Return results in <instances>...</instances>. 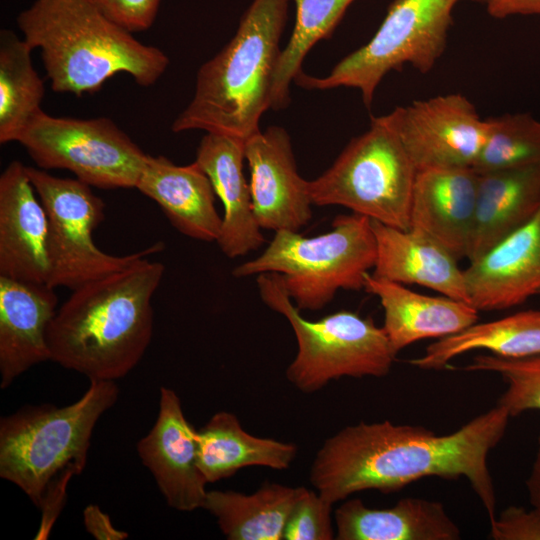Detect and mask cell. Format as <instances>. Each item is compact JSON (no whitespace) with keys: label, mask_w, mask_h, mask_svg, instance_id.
<instances>
[{"label":"cell","mask_w":540,"mask_h":540,"mask_svg":"<svg viewBox=\"0 0 540 540\" xmlns=\"http://www.w3.org/2000/svg\"><path fill=\"white\" fill-rule=\"evenodd\" d=\"M539 295H540V293H539Z\"/></svg>","instance_id":"cell-38"},{"label":"cell","mask_w":540,"mask_h":540,"mask_svg":"<svg viewBox=\"0 0 540 540\" xmlns=\"http://www.w3.org/2000/svg\"><path fill=\"white\" fill-rule=\"evenodd\" d=\"M509 418L508 411L497 405L445 435L388 420L350 425L324 441L309 479L334 505L364 490L389 493L425 477H464L491 523L496 518V494L488 456L503 438Z\"/></svg>","instance_id":"cell-1"},{"label":"cell","mask_w":540,"mask_h":540,"mask_svg":"<svg viewBox=\"0 0 540 540\" xmlns=\"http://www.w3.org/2000/svg\"><path fill=\"white\" fill-rule=\"evenodd\" d=\"M495 540H540V511L509 507L490 523Z\"/></svg>","instance_id":"cell-34"},{"label":"cell","mask_w":540,"mask_h":540,"mask_svg":"<svg viewBox=\"0 0 540 540\" xmlns=\"http://www.w3.org/2000/svg\"><path fill=\"white\" fill-rule=\"evenodd\" d=\"M290 0H253L231 40L198 70L193 97L177 116L175 133L203 130L242 141L260 131L271 109Z\"/></svg>","instance_id":"cell-4"},{"label":"cell","mask_w":540,"mask_h":540,"mask_svg":"<svg viewBox=\"0 0 540 540\" xmlns=\"http://www.w3.org/2000/svg\"><path fill=\"white\" fill-rule=\"evenodd\" d=\"M195 161L211 181L223 205L219 248L229 258L259 249L265 242L252 208L249 182L243 173L245 141L206 133L197 148Z\"/></svg>","instance_id":"cell-19"},{"label":"cell","mask_w":540,"mask_h":540,"mask_svg":"<svg viewBox=\"0 0 540 540\" xmlns=\"http://www.w3.org/2000/svg\"><path fill=\"white\" fill-rule=\"evenodd\" d=\"M485 121V141L472 167L477 173L540 164V120L505 113Z\"/></svg>","instance_id":"cell-30"},{"label":"cell","mask_w":540,"mask_h":540,"mask_svg":"<svg viewBox=\"0 0 540 540\" xmlns=\"http://www.w3.org/2000/svg\"><path fill=\"white\" fill-rule=\"evenodd\" d=\"M355 0H294L296 6L295 25L286 47L281 51L277 64L271 109L286 108L289 101L290 84L302 71V63L312 47L328 38L348 7Z\"/></svg>","instance_id":"cell-29"},{"label":"cell","mask_w":540,"mask_h":540,"mask_svg":"<svg viewBox=\"0 0 540 540\" xmlns=\"http://www.w3.org/2000/svg\"><path fill=\"white\" fill-rule=\"evenodd\" d=\"M164 272L143 258L73 289L47 330L51 361L89 381L126 376L151 342L152 298Z\"/></svg>","instance_id":"cell-2"},{"label":"cell","mask_w":540,"mask_h":540,"mask_svg":"<svg viewBox=\"0 0 540 540\" xmlns=\"http://www.w3.org/2000/svg\"><path fill=\"white\" fill-rule=\"evenodd\" d=\"M26 170L48 216L49 286L73 290L163 251V242L128 255L100 250L93 232L104 220L105 204L91 186L31 166Z\"/></svg>","instance_id":"cell-10"},{"label":"cell","mask_w":540,"mask_h":540,"mask_svg":"<svg viewBox=\"0 0 540 540\" xmlns=\"http://www.w3.org/2000/svg\"><path fill=\"white\" fill-rule=\"evenodd\" d=\"M85 529L97 540H124L128 533L114 527L108 514L91 504L83 511Z\"/></svg>","instance_id":"cell-36"},{"label":"cell","mask_w":540,"mask_h":540,"mask_svg":"<svg viewBox=\"0 0 540 540\" xmlns=\"http://www.w3.org/2000/svg\"><path fill=\"white\" fill-rule=\"evenodd\" d=\"M119 396L112 380H91L76 402L27 406L0 419V476L39 507L49 483L67 469L81 474L100 417Z\"/></svg>","instance_id":"cell-5"},{"label":"cell","mask_w":540,"mask_h":540,"mask_svg":"<svg viewBox=\"0 0 540 540\" xmlns=\"http://www.w3.org/2000/svg\"><path fill=\"white\" fill-rule=\"evenodd\" d=\"M49 222L26 166L12 161L0 176V276L48 284Z\"/></svg>","instance_id":"cell-15"},{"label":"cell","mask_w":540,"mask_h":540,"mask_svg":"<svg viewBox=\"0 0 540 540\" xmlns=\"http://www.w3.org/2000/svg\"><path fill=\"white\" fill-rule=\"evenodd\" d=\"M377 256L372 275L400 284H417L469 303L464 270L440 243L414 229L371 220Z\"/></svg>","instance_id":"cell-21"},{"label":"cell","mask_w":540,"mask_h":540,"mask_svg":"<svg viewBox=\"0 0 540 540\" xmlns=\"http://www.w3.org/2000/svg\"><path fill=\"white\" fill-rule=\"evenodd\" d=\"M384 310V329L396 354L422 339L444 338L478 321V310L447 296H427L367 272L364 287Z\"/></svg>","instance_id":"cell-22"},{"label":"cell","mask_w":540,"mask_h":540,"mask_svg":"<svg viewBox=\"0 0 540 540\" xmlns=\"http://www.w3.org/2000/svg\"><path fill=\"white\" fill-rule=\"evenodd\" d=\"M469 304L478 311L518 306L540 293V207L464 269Z\"/></svg>","instance_id":"cell-16"},{"label":"cell","mask_w":540,"mask_h":540,"mask_svg":"<svg viewBox=\"0 0 540 540\" xmlns=\"http://www.w3.org/2000/svg\"><path fill=\"white\" fill-rule=\"evenodd\" d=\"M387 117L417 171L473 167L486 137L485 118L460 93L415 100Z\"/></svg>","instance_id":"cell-12"},{"label":"cell","mask_w":540,"mask_h":540,"mask_svg":"<svg viewBox=\"0 0 540 540\" xmlns=\"http://www.w3.org/2000/svg\"><path fill=\"white\" fill-rule=\"evenodd\" d=\"M462 369L499 374L507 388L497 405L505 408L510 417L527 410H540V355L504 358L494 354H480Z\"/></svg>","instance_id":"cell-31"},{"label":"cell","mask_w":540,"mask_h":540,"mask_svg":"<svg viewBox=\"0 0 540 540\" xmlns=\"http://www.w3.org/2000/svg\"><path fill=\"white\" fill-rule=\"evenodd\" d=\"M196 432L176 392L162 386L156 421L138 441L137 452L167 504L182 512L202 508L207 494L208 483L198 465Z\"/></svg>","instance_id":"cell-14"},{"label":"cell","mask_w":540,"mask_h":540,"mask_svg":"<svg viewBox=\"0 0 540 540\" xmlns=\"http://www.w3.org/2000/svg\"><path fill=\"white\" fill-rule=\"evenodd\" d=\"M478 173L472 167L417 171L410 228L431 237L458 260L467 258L473 236Z\"/></svg>","instance_id":"cell-17"},{"label":"cell","mask_w":540,"mask_h":540,"mask_svg":"<svg viewBox=\"0 0 540 540\" xmlns=\"http://www.w3.org/2000/svg\"><path fill=\"white\" fill-rule=\"evenodd\" d=\"M490 16L504 19L514 15H539L540 0H479Z\"/></svg>","instance_id":"cell-37"},{"label":"cell","mask_w":540,"mask_h":540,"mask_svg":"<svg viewBox=\"0 0 540 540\" xmlns=\"http://www.w3.org/2000/svg\"><path fill=\"white\" fill-rule=\"evenodd\" d=\"M259 295L271 310L290 323L297 354L286 370L288 381L303 393H313L341 377H384L395 361L382 327L371 318L340 310L316 321L301 316L278 273L256 279Z\"/></svg>","instance_id":"cell-7"},{"label":"cell","mask_w":540,"mask_h":540,"mask_svg":"<svg viewBox=\"0 0 540 540\" xmlns=\"http://www.w3.org/2000/svg\"><path fill=\"white\" fill-rule=\"evenodd\" d=\"M198 465L207 483L231 477L249 466L290 467L297 446L246 432L236 415L221 411L196 432Z\"/></svg>","instance_id":"cell-25"},{"label":"cell","mask_w":540,"mask_h":540,"mask_svg":"<svg viewBox=\"0 0 540 540\" xmlns=\"http://www.w3.org/2000/svg\"><path fill=\"white\" fill-rule=\"evenodd\" d=\"M32 48L15 32L0 31V143L17 141L40 112L43 80L32 65Z\"/></svg>","instance_id":"cell-28"},{"label":"cell","mask_w":540,"mask_h":540,"mask_svg":"<svg viewBox=\"0 0 540 540\" xmlns=\"http://www.w3.org/2000/svg\"><path fill=\"white\" fill-rule=\"evenodd\" d=\"M463 0H394L373 37L340 60L323 77L301 71L294 79L310 90L339 87L360 91L366 107L391 71L409 64L418 72H430L444 54L453 10Z\"/></svg>","instance_id":"cell-9"},{"label":"cell","mask_w":540,"mask_h":540,"mask_svg":"<svg viewBox=\"0 0 540 540\" xmlns=\"http://www.w3.org/2000/svg\"><path fill=\"white\" fill-rule=\"evenodd\" d=\"M16 22L26 43L41 50L57 93H94L118 73L148 87L169 64L161 49L138 41L90 0H35Z\"/></svg>","instance_id":"cell-3"},{"label":"cell","mask_w":540,"mask_h":540,"mask_svg":"<svg viewBox=\"0 0 540 540\" xmlns=\"http://www.w3.org/2000/svg\"><path fill=\"white\" fill-rule=\"evenodd\" d=\"M539 207L540 164L478 173L469 263L528 221Z\"/></svg>","instance_id":"cell-24"},{"label":"cell","mask_w":540,"mask_h":540,"mask_svg":"<svg viewBox=\"0 0 540 540\" xmlns=\"http://www.w3.org/2000/svg\"><path fill=\"white\" fill-rule=\"evenodd\" d=\"M252 208L261 229L299 231L312 218L308 180L297 170L291 139L279 126L245 141Z\"/></svg>","instance_id":"cell-13"},{"label":"cell","mask_w":540,"mask_h":540,"mask_svg":"<svg viewBox=\"0 0 540 540\" xmlns=\"http://www.w3.org/2000/svg\"><path fill=\"white\" fill-rule=\"evenodd\" d=\"M135 188L155 201L183 235L217 241L222 217L216 209V194L196 161L176 165L165 156L148 154Z\"/></svg>","instance_id":"cell-20"},{"label":"cell","mask_w":540,"mask_h":540,"mask_svg":"<svg viewBox=\"0 0 540 540\" xmlns=\"http://www.w3.org/2000/svg\"><path fill=\"white\" fill-rule=\"evenodd\" d=\"M78 475L74 469H67L55 477L47 486L40 505L41 522L35 539H47L51 528L57 520L67 497V486L70 479Z\"/></svg>","instance_id":"cell-35"},{"label":"cell","mask_w":540,"mask_h":540,"mask_svg":"<svg viewBox=\"0 0 540 540\" xmlns=\"http://www.w3.org/2000/svg\"><path fill=\"white\" fill-rule=\"evenodd\" d=\"M306 487L266 483L252 494L207 491L202 508L229 540H281L288 516Z\"/></svg>","instance_id":"cell-26"},{"label":"cell","mask_w":540,"mask_h":540,"mask_svg":"<svg viewBox=\"0 0 540 540\" xmlns=\"http://www.w3.org/2000/svg\"><path fill=\"white\" fill-rule=\"evenodd\" d=\"M108 18L134 33L154 23L161 0H90Z\"/></svg>","instance_id":"cell-33"},{"label":"cell","mask_w":540,"mask_h":540,"mask_svg":"<svg viewBox=\"0 0 540 540\" xmlns=\"http://www.w3.org/2000/svg\"><path fill=\"white\" fill-rule=\"evenodd\" d=\"M332 507L317 491L306 488L288 516L283 540L335 539Z\"/></svg>","instance_id":"cell-32"},{"label":"cell","mask_w":540,"mask_h":540,"mask_svg":"<svg viewBox=\"0 0 540 540\" xmlns=\"http://www.w3.org/2000/svg\"><path fill=\"white\" fill-rule=\"evenodd\" d=\"M417 170L387 114L353 138L333 164L308 181L313 205H338L399 229L410 228Z\"/></svg>","instance_id":"cell-8"},{"label":"cell","mask_w":540,"mask_h":540,"mask_svg":"<svg viewBox=\"0 0 540 540\" xmlns=\"http://www.w3.org/2000/svg\"><path fill=\"white\" fill-rule=\"evenodd\" d=\"M376 256L371 219L352 212L336 216L330 231L317 236L275 232L259 256L236 266L232 274L244 278L278 273L299 310L318 311L338 290L363 289Z\"/></svg>","instance_id":"cell-6"},{"label":"cell","mask_w":540,"mask_h":540,"mask_svg":"<svg viewBox=\"0 0 540 540\" xmlns=\"http://www.w3.org/2000/svg\"><path fill=\"white\" fill-rule=\"evenodd\" d=\"M55 288L0 276V387L51 360L48 327L56 314Z\"/></svg>","instance_id":"cell-18"},{"label":"cell","mask_w":540,"mask_h":540,"mask_svg":"<svg viewBox=\"0 0 540 540\" xmlns=\"http://www.w3.org/2000/svg\"><path fill=\"white\" fill-rule=\"evenodd\" d=\"M474 350H487L504 358L540 355V311H521L490 322H476L438 339L409 363L420 369L440 370L455 357Z\"/></svg>","instance_id":"cell-27"},{"label":"cell","mask_w":540,"mask_h":540,"mask_svg":"<svg viewBox=\"0 0 540 540\" xmlns=\"http://www.w3.org/2000/svg\"><path fill=\"white\" fill-rule=\"evenodd\" d=\"M338 540H457L460 530L440 502L400 499L393 507L372 509L349 499L334 513Z\"/></svg>","instance_id":"cell-23"},{"label":"cell","mask_w":540,"mask_h":540,"mask_svg":"<svg viewBox=\"0 0 540 540\" xmlns=\"http://www.w3.org/2000/svg\"><path fill=\"white\" fill-rule=\"evenodd\" d=\"M40 169H66L101 189L135 188L147 155L111 119L40 111L17 141Z\"/></svg>","instance_id":"cell-11"}]
</instances>
